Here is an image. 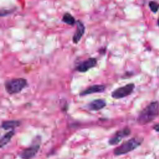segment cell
<instances>
[{
  "instance_id": "cell-13",
  "label": "cell",
  "mask_w": 159,
  "mask_h": 159,
  "mask_svg": "<svg viewBox=\"0 0 159 159\" xmlns=\"http://www.w3.org/2000/svg\"><path fill=\"white\" fill-rule=\"evenodd\" d=\"M14 135V131L12 130L10 131L7 133H6L5 135H4L1 139V142H0V145L1 147H3L4 145H6L11 139V138L13 137Z\"/></svg>"
},
{
  "instance_id": "cell-14",
  "label": "cell",
  "mask_w": 159,
  "mask_h": 159,
  "mask_svg": "<svg viewBox=\"0 0 159 159\" xmlns=\"http://www.w3.org/2000/svg\"><path fill=\"white\" fill-rule=\"evenodd\" d=\"M149 7L150 8V9L153 12H156L159 8V4L154 2V1H150L149 2Z\"/></svg>"
},
{
  "instance_id": "cell-1",
  "label": "cell",
  "mask_w": 159,
  "mask_h": 159,
  "mask_svg": "<svg viewBox=\"0 0 159 159\" xmlns=\"http://www.w3.org/2000/svg\"><path fill=\"white\" fill-rule=\"evenodd\" d=\"M159 114V104L157 101L150 102L139 114L137 121L140 125L147 124L153 121Z\"/></svg>"
},
{
  "instance_id": "cell-11",
  "label": "cell",
  "mask_w": 159,
  "mask_h": 159,
  "mask_svg": "<svg viewBox=\"0 0 159 159\" xmlns=\"http://www.w3.org/2000/svg\"><path fill=\"white\" fill-rule=\"evenodd\" d=\"M20 125V122L18 120H6L2 122V127L5 130L15 129Z\"/></svg>"
},
{
  "instance_id": "cell-6",
  "label": "cell",
  "mask_w": 159,
  "mask_h": 159,
  "mask_svg": "<svg viewBox=\"0 0 159 159\" xmlns=\"http://www.w3.org/2000/svg\"><path fill=\"white\" fill-rule=\"evenodd\" d=\"M39 148V144H33L30 147L24 149L19 153V157L22 159H32L33 157L35 156Z\"/></svg>"
},
{
  "instance_id": "cell-10",
  "label": "cell",
  "mask_w": 159,
  "mask_h": 159,
  "mask_svg": "<svg viewBox=\"0 0 159 159\" xmlns=\"http://www.w3.org/2000/svg\"><path fill=\"white\" fill-rule=\"evenodd\" d=\"M106 106V102L102 99H95L89 102L87 107L91 111H98L104 108Z\"/></svg>"
},
{
  "instance_id": "cell-16",
  "label": "cell",
  "mask_w": 159,
  "mask_h": 159,
  "mask_svg": "<svg viewBox=\"0 0 159 159\" xmlns=\"http://www.w3.org/2000/svg\"><path fill=\"white\" fill-rule=\"evenodd\" d=\"M158 25H159V18H158Z\"/></svg>"
},
{
  "instance_id": "cell-8",
  "label": "cell",
  "mask_w": 159,
  "mask_h": 159,
  "mask_svg": "<svg viewBox=\"0 0 159 159\" xmlns=\"http://www.w3.org/2000/svg\"><path fill=\"white\" fill-rule=\"evenodd\" d=\"M106 89V86L104 84H94L89 86L86 89L81 91L80 94L81 96H86L88 94H91L93 93H103Z\"/></svg>"
},
{
  "instance_id": "cell-7",
  "label": "cell",
  "mask_w": 159,
  "mask_h": 159,
  "mask_svg": "<svg viewBox=\"0 0 159 159\" xmlns=\"http://www.w3.org/2000/svg\"><path fill=\"white\" fill-rule=\"evenodd\" d=\"M130 134V129L126 127L124 128L119 131H118L117 133L115 134V135L111 137L109 140V143L111 145H116L118 143H119L123 138H125L129 135Z\"/></svg>"
},
{
  "instance_id": "cell-12",
  "label": "cell",
  "mask_w": 159,
  "mask_h": 159,
  "mask_svg": "<svg viewBox=\"0 0 159 159\" xmlns=\"http://www.w3.org/2000/svg\"><path fill=\"white\" fill-rule=\"evenodd\" d=\"M62 22L64 23L70 25H75V23H76V21L75 19V17L70 13L66 12L65 14H63L62 19H61Z\"/></svg>"
},
{
  "instance_id": "cell-2",
  "label": "cell",
  "mask_w": 159,
  "mask_h": 159,
  "mask_svg": "<svg viewBox=\"0 0 159 159\" xmlns=\"http://www.w3.org/2000/svg\"><path fill=\"white\" fill-rule=\"evenodd\" d=\"M27 81L24 78H12L6 80L4 87L6 92L9 94H14L20 93L27 86Z\"/></svg>"
},
{
  "instance_id": "cell-15",
  "label": "cell",
  "mask_w": 159,
  "mask_h": 159,
  "mask_svg": "<svg viewBox=\"0 0 159 159\" xmlns=\"http://www.w3.org/2000/svg\"><path fill=\"white\" fill-rule=\"evenodd\" d=\"M153 129L157 132H159V124H157L153 126Z\"/></svg>"
},
{
  "instance_id": "cell-5",
  "label": "cell",
  "mask_w": 159,
  "mask_h": 159,
  "mask_svg": "<svg viewBox=\"0 0 159 159\" xmlns=\"http://www.w3.org/2000/svg\"><path fill=\"white\" fill-rule=\"evenodd\" d=\"M98 60L96 58H89L80 63L75 68V70L81 73L86 72L89 69L96 66Z\"/></svg>"
},
{
  "instance_id": "cell-3",
  "label": "cell",
  "mask_w": 159,
  "mask_h": 159,
  "mask_svg": "<svg viewBox=\"0 0 159 159\" xmlns=\"http://www.w3.org/2000/svg\"><path fill=\"white\" fill-rule=\"evenodd\" d=\"M142 142L143 139L142 137L132 138L124 142L119 147L116 148L114 150V154L117 156L126 154L140 146Z\"/></svg>"
},
{
  "instance_id": "cell-9",
  "label": "cell",
  "mask_w": 159,
  "mask_h": 159,
  "mask_svg": "<svg viewBox=\"0 0 159 159\" xmlns=\"http://www.w3.org/2000/svg\"><path fill=\"white\" fill-rule=\"evenodd\" d=\"M76 29L72 37V40L74 43H78L79 42L85 32V26L81 21L78 20L76 21Z\"/></svg>"
},
{
  "instance_id": "cell-4",
  "label": "cell",
  "mask_w": 159,
  "mask_h": 159,
  "mask_svg": "<svg viewBox=\"0 0 159 159\" xmlns=\"http://www.w3.org/2000/svg\"><path fill=\"white\" fill-rule=\"evenodd\" d=\"M135 85L134 83H129L125 86L119 87L113 91L111 96L114 99H121L130 95L134 91Z\"/></svg>"
}]
</instances>
